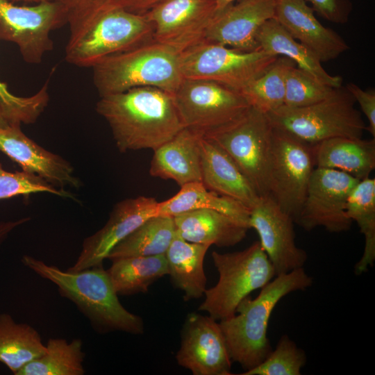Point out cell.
Here are the masks:
<instances>
[{
    "label": "cell",
    "instance_id": "cell-1",
    "mask_svg": "<svg viewBox=\"0 0 375 375\" xmlns=\"http://www.w3.org/2000/svg\"><path fill=\"white\" fill-rule=\"evenodd\" d=\"M95 109L122 153L155 150L184 128L173 95L158 88L138 87L100 97Z\"/></svg>",
    "mask_w": 375,
    "mask_h": 375
},
{
    "label": "cell",
    "instance_id": "cell-2",
    "mask_svg": "<svg viewBox=\"0 0 375 375\" xmlns=\"http://www.w3.org/2000/svg\"><path fill=\"white\" fill-rule=\"evenodd\" d=\"M22 262L40 277L55 284L60 295L72 301L97 331L143 333L142 318L122 306L102 265L80 271H63L28 255L23 256Z\"/></svg>",
    "mask_w": 375,
    "mask_h": 375
},
{
    "label": "cell",
    "instance_id": "cell-3",
    "mask_svg": "<svg viewBox=\"0 0 375 375\" xmlns=\"http://www.w3.org/2000/svg\"><path fill=\"white\" fill-rule=\"evenodd\" d=\"M312 278L303 267L276 276L259 294L245 297L238 306L234 316L220 320L232 361L245 370L260 364L272 351L267 338L269 320L279 301L288 294L311 286Z\"/></svg>",
    "mask_w": 375,
    "mask_h": 375
},
{
    "label": "cell",
    "instance_id": "cell-4",
    "mask_svg": "<svg viewBox=\"0 0 375 375\" xmlns=\"http://www.w3.org/2000/svg\"><path fill=\"white\" fill-rule=\"evenodd\" d=\"M178 49L153 40L109 56L92 68L100 97L138 87H154L172 94L183 76Z\"/></svg>",
    "mask_w": 375,
    "mask_h": 375
},
{
    "label": "cell",
    "instance_id": "cell-5",
    "mask_svg": "<svg viewBox=\"0 0 375 375\" xmlns=\"http://www.w3.org/2000/svg\"><path fill=\"white\" fill-rule=\"evenodd\" d=\"M355 103L341 86L318 103L301 108L283 105L267 115L272 127L315 145L333 138H362L367 126Z\"/></svg>",
    "mask_w": 375,
    "mask_h": 375
},
{
    "label": "cell",
    "instance_id": "cell-6",
    "mask_svg": "<svg viewBox=\"0 0 375 375\" xmlns=\"http://www.w3.org/2000/svg\"><path fill=\"white\" fill-rule=\"evenodd\" d=\"M219 274L217 284L206 289L199 310L216 320L235 315L239 303L253 291L261 289L276 276L274 269L259 241L232 253H212Z\"/></svg>",
    "mask_w": 375,
    "mask_h": 375
},
{
    "label": "cell",
    "instance_id": "cell-7",
    "mask_svg": "<svg viewBox=\"0 0 375 375\" xmlns=\"http://www.w3.org/2000/svg\"><path fill=\"white\" fill-rule=\"evenodd\" d=\"M278 56L262 49L245 51L201 40L181 52L183 78L217 82L240 92Z\"/></svg>",
    "mask_w": 375,
    "mask_h": 375
},
{
    "label": "cell",
    "instance_id": "cell-8",
    "mask_svg": "<svg viewBox=\"0 0 375 375\" xmlns=\"http://www.w3.org/2000/svg\"><path fill=\"white\" fill-rule=\"evenodd\" d=\"M152 26L143 14L122 8L100 12L74 42L67 43L65 60L79 67H92L102 59L152 40Z\"/></svg>",
    "mask_w": 375,
    "mask_h": 375
},
{
    "label": "cell",
    "instance_id": "cell-9",
    "mask_svg": "<svg viewBox=\"0 0 375 375\" xmlns=\"http://www.w3.org/2000/svg\"><path fill=\"white\" fill-rule=\"evenodd\" d=\"M273 127L267 114L251 107L238 120L204 137L233 160L260 197L268 196L267 174Z\"/></svg>",
    "mask_w": 375,
    "mask_h": 375
},
{
    "label": "cell",
    "instance_id": "cell-10",
    "mask_svg": "<svg viewBox=\"0 0 375 375\" xmlns=\"http://www.w3.org/2000/svg\"><path fill=\"white\" fill-rule=\"evenodd\" d=\"M172 95L183 127L201 135L233 123L251 108L240 92L205 79L183 78Z\"/></svg>",
    "mask_w": 375,
    "mask_h": 375
},
{
    "label": "cell",
    "instance_id": "cell-11",
    "mask_svg": "<svg viewBox=\"0 0 375 375\" xmlns=\"http://www.w3.org/2000/svg\"><path fill=\"white\" fill-rule=\"evenodd\" d=\"M315 168L312 145L273 127L268 196L293 220L303 205Z\"/></svg>",
    "mask_w": 375,
    "mask_h": 375
},
{
    "label": "cell",
    "instance_id": "cell-12",
    "mask_svg": "<svg viewBox=\"0 0 375 375\" xmlns=\"http://www.w3.org/2000/svg\"><path fill=\"white\" fill-rule=\"evenodd\" d=\"M67 24V11L59 0L31 6L0 0V40L15 44L28 64L42 62L53 49L51 32Z\"/></svg>",
    "mask_w": 375,
    "mask_h": 375
},
{
    "label": "cell",
    "instance_id": "cell-13",
    "mask_svg": "<svg viewBox=\"0 0 375 375\" xmlns=\"http://www.w3.org/2000/svg\"><path fill=\"white\" fill-rule=\"evenodd\" d=\"M359 181L338 169L315 167L294 222L306 231L318 226L331 233L349 230L352 221L347 216L345 207L351 192Z\"/></svg>",
    "mask_w": 375,
    "mask_h": 375
},
{
    "label": "cell",
    "instance_id": "cell-14",
    "mask_svg": "<svg viewBox=\"0 0 375 375\" xmlns=\"http://www.w3.org/2000/svg\"><path fill=\"white\" fill-rule=\"evenodd\" d=\"M143 15L153 40L182 51L203 40L217 8L215 0H162Z\"/></svg>",
    "mask_w": 375,
    "mask_h": 375
},
{
    "label": "cell",
    "instance_id": "cell-15",
    "mask_svg": "<svg viewBox=\"0 0 375 375\" xmlns=\"http://www.w3.org/2000/svg\"><path fill=\"white\" fill-rule=\"evenodd\" d=\"M294 223L269 196L260 197L250 209L249 228L258 233L276 276L303 267L306 262V252L296 244Z\"/></svg>",
    "mask_w": 375,
    "mask_h": 375
},
{
    "label": "cell",
    "instance_id": "cell-16",
    "mask_svg": "<svg viewBox=\"0 0 375 375\" xmlns=\"http://www.w3.org/2000/svg\"><path fill=\"white\" fill-rule=\"evenodd\" d=\"M178 364L194 375H230L231 362L219 323L210 316L192 312L185 321Z\"/></svg>",
    "mask_w": 375,
    "mask_h": 375
},
{
    "label": "cell",
    "instance_id": "cell-17",
    "mask_svg": "<svg viewBox=\"0 0 375 375\" xmlns=\"http://www.w3.org/2000/svg\"><path fill=\"white\" fill-rule=\"evenodd\" d=\"M158 202L140 196L116 203L106 224L86 238L75 263L67 269L80 271L102 265L111 250L149 218L158 215Z\"/></svg>",
    "mask_w": 375,
    "mask_h": 375
},
{
    "label": "cell",
    "instance_id": "cell-18",
    "mask_svg": "<svg viewBox=\"0 0 375 375\" xmlns=\"http://www.w3.org/2000/svg\"><path fill=\"white\" fill-rule=\"evenodd\" d=\"M277 0H238L217 14L203 40L233 49H259L256 35L262 25L274 18Z\"/></svg>",
    "mask_w": 375,
    "mask_h": 375
},
{
    "label": "cell",
    "instance_id": "cell-19",
    "mask_svg": "<svg viewBox=\"0 0 375 375\" xmlns=\"http://www.w3.org/2000/svg\"><path fill=\"white\" fill-rule=\"evenodd\" d=\"M0 151L19 164L22 171L36 174L58 189L81 185L71 164L29 138L21 126L0 128Z\"/></svg>",
    "mask_w": 375,
    "mask_h": 375
},
{
    "label": "cell",
    "instance_id": "cell-20",
    "mask_svg": "<svg viewBox=\"0 0 375 375\" xmlns=\"http://www.w3.org/2000/svg\"><path fill=\"white\" fill-rule=\"evenodd\" d=\"M314 12L304 0H277L274 19L322 62L334 60L349 47L338 33L324 26Z\"/></svg>",
    "mask_w": 375,
    "mask_h": 375
},
{
    "label": "cell",
    "instance_id": "cell-21",
    "mask_svg": "<svg viewBox=\"0 0 375 375\" xmlns=\"http://www.w3.org/2000/svg\"><path fill=\"white\" fill-rule=\"evenodd\" d=\"M201 183L209 190L233 199L251 209L260 198L229 155L214 141L200 138Z\"/></svg>",
    "mask_w": 375,
    "mask_h": 375
},
{
    "label": "cell",
    "instance_id": "cell-22",
    "mask_svg": "<svg viewBox=\"0 0 375 375\" xmlns=\"http://www.w3.org/2000/svg\"><path fill=\"white\" fill-rule=\"evenodd\" d=\"M202 135L183 128L153 150L150 175L173 180L181 187L201 182L200 138Z\"/></svg>",
    "mask_w": 375,
    "mask_h": 375
},
{
    "label": "cell",
    "instance_id": "cell-23",
    "mask_svg": "<svg viewBox=\"0 0 375 375\" xmlns=\"http://www.w3.org/2000/svg\"><path fill=\"white\" fill-rule=\"evenodd\" d=\"M176 232L186 241L217 247L240 242L249 229L231 217L210 209L188 211L173 217Z\"/></svg>",
    "mask_w": 375,
    "mask_h": 375
},
{
    "label": "cell",
    "instance_id": "cell-24",
    "mask_svg": "<svg viewBox=\"0 0 375 375\" xmlns=\"http://www.w3.org/2000/svg\"><path fill=\"white\" fill-rule=\"evenodd\" d=\"M312 147L315 167L338 169L359 180L369 177L375 168L374 138H333Z\"/></svg>",
    "mask_w": 375,
    "mask_h": 375
},
{
    "label": "cell",
    "instance_id": "cell-25",
    "mask_svg": "<svg viewBox=\"0 0 375 375\" xmlns=\"http://www.w3.org/2000/svg\"><path fill=\"white\" fill-rule=\"evenodd\" d=\"M259 49L292 60L297 67L308 72L319 81L332 88H340L342 78L331 76L322 65L318 58L291 35L274 19L265 22L256 35Z\"/></svg>",
    "mask_w": 375,
    "mask_h": 375
},
{
    "label": "cell",
    "instance_id": "cell-26",
    "mask_svg": "<svg viewBox=\"0 0 375 375\" xmlns=\"http://www.w3.org/2000/svg\"><path fill=\"white\" fill-rule=\"evenodd\" d=\"M210 246L186 241L176 232L165 253L168 274L176 288L189 301L201 297L206 290L203 269L206 253Z\"/></svg>",
    "mask_w": 375,
    "mask_h": 375
},
{
    "label": "cell",
    "instance_id": "cell-27",
    "mask_svg": "<svg viewBox=\"0 0 375 375\" xmlns=\"http://www.w3.org/2000/svg\"><path fill=\"white\" fill-rule=\"evenodd\" d=\"M198 209H210L224 213L249 228V208L233 199L208 190L201 182L185 184L175 195L158 202V215L173 217Z\"/></svg>",
    "mask_w": 375,
    "mask_h": 375
},
{
    "label": "cell",
    "instance_id": "cell-28",
    "mask_svg": "<svg viewBox=\"0 0 375 375\" xmlns=\"http://www.w3.org/2000/svg\"><path fill=\"white\" fill-rule=\"evenodd\" d=\"M117 295L146 292L156 280L168 274L165 255L131 256L112 260L106 270Z\"/></svg>",
    "mask_w": 375,
    "mask_h": 375
},
{
    "label": "cell",
    "instance_id": "cell-29",
    "mask_svg": "<svg viewBox=\"0 0 375 375\" xmlns=\"http://www.w3.org/2000/svg\"><path fill=\"white\" fill-rule=\"evenodd\" d=\"M45 352L46 346L33 327L16 322L9 314L0 315V362L14 374Z\"/></svg>",
    "mask_w": 375,
    "mask_h": 375
},
{
    "label": "cell",
    "instance_id": "cell-30",
    "mask_svg": "<svg viewBox=\"0 0 375 375\" xmlns=\"http://www.w3.org/2000/svg\"><path fill=\"white\" fill-rule=\"evenodd\" d=\"M175 233L172 217L155 215L119 242L109 253L107 259L165 255Z\"/></svg>",
    "mask_w": 375,
    "mask_h": 375
},
{
    "label": "cell",
    "instance_id": "cell-31",
    "mask_svg": "<svg viewBox=\"0 0 375 375\" xmlns=\"http://www.w3.org/2000/svg\"><path fill=\"white\" fill-rule=\"evenodd\" d=\"M347 216L358 224L365 237V248L355 273L361 274L375 261V178L367 177L358 181L346 203Z\"/></svg>",
    "mask_w": 375,
    "mask_h": 375
},
{
    "label": "cell",
    "instance_id": "cell-32",
    "mask_svg": "<svg viewBox=\"0 0 375 375\" xmlns=\"http://www.w3.org/2000/svg\"><path fill=\"white\" fill-rule=\"evenodd\" d=\"M85 356L81 339L68 342L63 338H50L45 353L28 362L16 375H83Z\"/></svg>",
    "mask_w": 375,
    "mask_h": 375
},
{
    "label": "cell",
    "instance_id": "cell-33",
    "mask_svg": "<svg viewBox=\"0 0 375 375\" xmlns=\"http://www.w3.org/2000/svg\"><path fill=\"white\" fill-rule=\"evenodd\" d=\"M295 63L284 56H278L270 67L252 81L240 93L251 107L267 114L283 105L285 78Z\"/></svg>",
    "mask_w": 375,
    "mask_h": 375
},
{
    "label": "cell",
    "instance_id": "cell-34",
    "mask_svg": "<svg viewBox=\"0 0 375 375\" xmlns=\"http://www.w3.org/2000/svg\"><path fill=\"white\" fill-rule=\"evenodd\" d=\"M48 83L30 97H18L0 81V109L9 126L30 124L37 121L49 101Z\"/></svg>",
    "mask_w": 375,
    "mask_h": 375
},
{
    "label": "cell",
    "instance_id": "cell-35",
    "mask_svg": "<svg viewBox=\"0 0 375 375\" xmlns=\"http://www.w3.org/2000/svg\"><path fill=\"white\" fill-rule=\"evenodd\" d=\"M306 362L303 350L287 335L279 339L275 349L258 366L242 375H300Z\"/></svg>",
    "mask_w": 375,
    "mask_h": 375
},
{
    "label": "cell",
    "instance_id": "cell-36",
    "mask_svg": "<svg viewBox=\"0 0 375 375\" xmlns=\"http://www.w3.org/2000/svg\"><path fill=\"white\" fill-rule=\"evenodd\" d=\"M335 88L328 86L308 72L294 66L285 78L283 106L301 108L318 103L332 94Z\"/></svg>",
    "mask_w": 375,
    "mask_h": 375
},
{
    "label": "cell",
    "instance_id": "cell-37",
    "mask_svg": "<svg viewBox=\"0 0 375 375\" xmlns=\"http://www.w3.org/2000/svg\"><path fill=\"white\" fill-rule=\"evenodd\" d=\"M40 192L72 197L69 192L54 187L36 174L24 171L10 172L0 163V200Z\"/></svg>",
    "mask_w": 375,
    "mask_h": 375
},
{
    "label": "cell",
    "instance_id": "cell-38",
    "mask_svg": "<svg viewBox=\"0 0 375 375\" xmlns=\"http://www.w3.org/2000/svg\"><path fill=\"white\" fill-rule=\"evenodd\" d=\"M67 15L69 35L67 43L77 40L104 10L106 0H59Z\"/></svg>",
    "mask_w": 375,
    "mask_h": 375
},
{
    "label": "cell",
    "instance_id": "cell-39",
    "mask_svg": "<svg viewBox=\"0 0 375 375\" xmlns=\"http://www.w3.org/2000/svg\"><path fill=\"white\" fill-rule=\"evenodd\" d=\"M312 4V8L327 21L336 24L348 22L352 5L350 0H304Z\"/></svg>",
    "mask_w": 375,
    "mask_h": 375
},
{
    "label": "cell",
    "instance_id": "cell-40",
    "mask_svg": "<svg viewBox=\"0 0 375 375\" xmlns=\"http://www.w3.org/2000/svg\"><path fill=\"white\" fill-rule=\"evenodd\" d=\"M345 88L357 102L362 113L368 120L366 127L373 138H375V92L374 90H364L358 85L349 83Z\"/></svg>",
    "mask_w": 375,
    "mask_h": 375
},
{
    "label": "cell",
    "instance_id": "cell-41",
    "mask_svg": "<svg viewBox=\"0 0 375 375\" xmlns=\"http://www.w3.org/2000/svg\"><path fill=\"white\" fill-rule=\"evenodd\" d=\"M162 0H106L104 10L122 8L127 11L144 14Z\"/></svg>",
    "mask_w": 375,
    "mask_h": 375
},
{
    "label": "cell",
    "instance_id": "cell-42",
    "mask_svg": "<svg viewBox=\"0 0 375 375\" xmlns=\"http://www.w3.org/2000/svg\"><path fill=\"white\" fill-rule=\"evenodd\" d=\"M30 217H24L15 221L0 222V244L7 238L8 234L17 226L28 222Z\"/></svg>",
    "mask_w": 375,
    "mask_h": 375
},
{
    "label": "cell",
    "instance_id": "cell-43",
    "mask_svg": "<svg viewBox=\"0 0 375 375\" xmlns=\"http://www.w3.org/2000/svg\"><path fill=\"white\" fill-rule=\"evenodd\" d=\"M236 1L238 0H215L216 3L217 14L223 11Z\"/></svg>",
    "mask_w": 375,
    "mask_h": 375
},
{
    "label": "cell",
    "instance_id": "cell-44",
    "mask_svg": "<svg viewBox=\"0 0 375 375\" xmlns=\"http://www.w3.org/2000/svg\"><path fill=\"white\" fill-rule=\"evenodd\" d=\"M9 124L5 117L3 115V113L0 109V128H6L8 126Z\"/></svg>",
    "mask_w": 375,
    "mask_h": 375
},
{
    "label": "cell",
    "instance_id": "cell-45",
    "mask_svg": "<svg viewBox=\"0 0 375 375\" xmlns=\"http://www.w3.org/2000/svg\"><path fill=\"white\" fill-rule=\"evenodd\" d=\"M51 1V0H12V1L13 2L25 1V2H34L37 3L42 2V1Z\"/></svg>",
    "mask_w": 375,
    "mask_h": 375
}]
</instances>
